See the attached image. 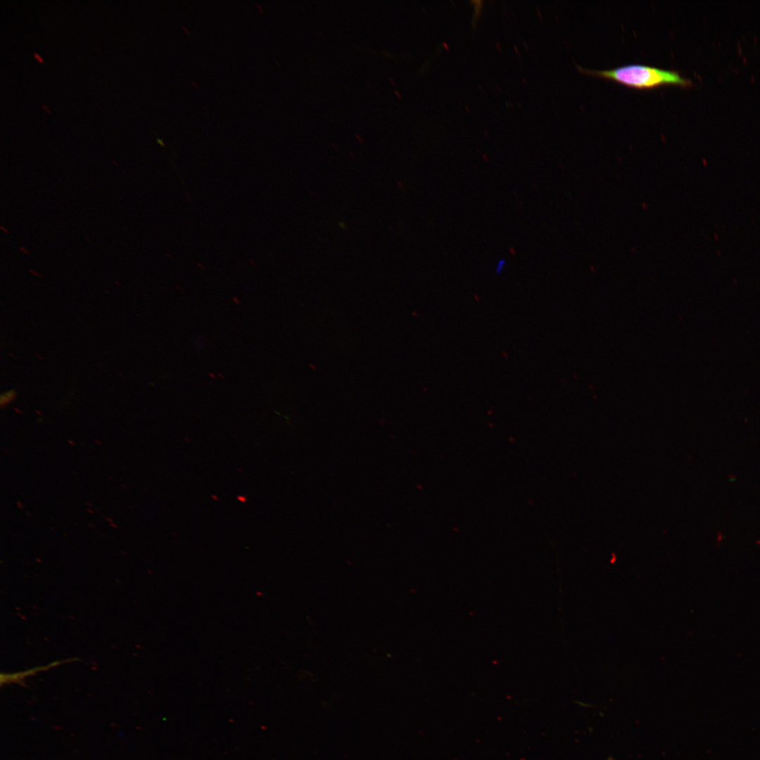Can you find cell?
Segmentation results:
<instances>
[{"mask_svg": "<svg viewBox=\"0 0 760 760\" xmlns=\"http://www.w3.org/2000/svg\"><path fill=\"white\" fill-rule=\"evenodd\" d=\"M506 264H507L506 260L505 258H500L497 262V265H496L495 270V274H498V275L501 274L503 272V271H504V270H505V268L506 267Z\"/></svg>", "mask_w": 760, "mask_h": 760, "instance_id": "cell-3", "label": "cell"}, {"mask_svg": "<svg viewBox=\"0 0 760 760\" xmlns=\"http://www.w3.org/2000/svg\"><path fill=\"white\" fill-rule=\"evenodd\" d=\"M34 57H35V58H37V60H38V61H39L40 63H43V59L42 58V57H41V56H40L39 55H38L37 53H34Z\"/></svg>", "mask_w": 760, "mask_h": 760, "instance_id": "cell-4", "label": "cell"}, {"mask_svg": "<svg viewBox=\"0 0 760 760\" xmlns=\"http://www.w3.org/2000/svg\"><path fill=\"white\" fill-rule=\"evenodd\" d=\"M15 395L16 393L13 389L8 390L1 393L0 397L1 405L3 406L11 403L15 398Z\"/></svg>", "mask_w": 760, "mask_h": 760, "instance_id": "cell-2", "label": "cell"}, {"mask_svg": "<svg viewBox=\"0 0 760 760\" xmlns=\"http://www.w3.org/2000/svg\"><path fill=\"white\" fill-rule=\"evenodd\" d=\"M586 75L613 80L629 87L651 89L664 86L691 87L692 82L675 70L632 64L610 70H595L578 67Z\"/></svg>", "mask_w": 760, "mask_h": 760, "instance_id": "cell-1", "label": "cell"}]
</instances>
